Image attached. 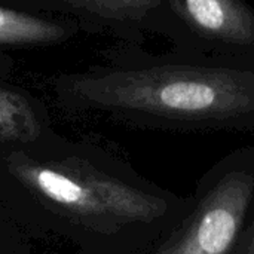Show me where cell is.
Segmentation results:
<instances>
[{
	"mask_svg": "<svg viewBox=\"0 0 254 254\" xmlns=\"http://www.w3.org/2000/svg\"><path fill=\"white\" fill-rule=\"evenodd\" d=\"M167 254H229L254 198V146L225 158Z\"/></svg>",
	"mask_w": 254,
	"mask_h": 254,
	"instance_id": "1",
	"label": "cell"
},
{
	"mask_svg": "<svg viewBox=\"0 0 254 254\" xmlns=\"http://www.w3.org/2000/svg\"><path fill=\"white\" fill-rule=\"evenodd\" d=\"M176 49L254 58V7L247 0H164Z\"/></svg>",
	"mask_w": 254,
	"mask_h": 254,
	"instance_id": "2",
	"label": "cell"
},
{
	"mask_svg": "<svg viewBox=\"0 0 254 254\" xmlns=\"http://www.w3.org/2000/svg\"><path fill=\"white\" fill-rule=\"evenodd\" d=\"M37 182H39V186L43 189V192L55 201H60L64 204H73L83 198L82 188L58 173H54L49 170L42 171L37 176Z\"/></svg>",
	"mask_w": 254,
	"mask_h": 254,
	"instance_id": "3",
	"label": "cell"
},
{
	"mask_svg": "<svg viewBox=\"0 0 254 254\" xmlns=\"http://www.w3.org/2000/svg\"><path fill=\"white\" fill-rule=\"evenodd\" d=\"M229 254H254V217L252 223L243 229Z\"/></svg>",
	"mask_w": 254,
	"mask_h": 254,
	"instance_id": "4",
	"label": "cell"
},
{
	"mask_svg": "<svg viewBox=\"0 0 254 254\" xmlns=\"http://www.w3.org/2000/svg\"><path fill=\"white\" fill-rule=\"evenodd\" d=\"M7 27V16L3 13V10H0V33Z\"/></svg>",
	"mask_w": 254,
	"mask_h": 254,
	"instance_id": "5",
	"label": "cell"
}]
</instances>
